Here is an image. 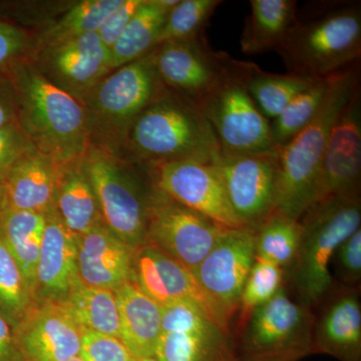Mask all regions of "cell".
Listing matches in <instances>:
<instances>
[{
    "label": "cell",
    "mask_w": 361,
    "mask_h": 361,
    "mask_svg": "<svg viewBox=\"0 0 361 361\" xmlns=\"http://www.w3.org/2000/svg\"><path fill=\"white\" fill-rule=\"evenodd\" d=\"M33 148L20 123L0 128V183H4L11 169L25 152Z\"/></svg>",
    "instance_id": "ab89813d"
},
{
    "label": "cell",
    "mask_w": 361,
    "mask_h": 361,
    "mask_svg": "<svg viewBox=\"0 0 361 361\" xmlns=\"http://www.w3.org/2000/svg\"><path fill=\"white\" fill-rule=\"evenodd\" d=\"M300 245L289 268L297 300L312 310L334 290L330 272L339 245L361 225L360 196H336L317 202L300 218Z\"/></svg>",
    "instance_id": "5b68a950"
},
{
    "label": "cell",
    "mask_w": 361,
    "mask_h": 361,
    "mask_svg": "<svg viewBox=\"0 0 361 361\" xmlns=\"http://www.w3.org/2000/svg\"><path fill=\"white\" fill-rule=\"evenodd\" d=\"M253 230L255 258L288 270L300 245V221L273 213Z\"/></svg>",
    "instance_id": "1f68e13d"
},
{
    "label": "cell",
    "mask_w": 361,
    "mask_h": 361,
    "mask_svg": "<svg viewBox=\"0 0 361 361\" xmlns=\"http://www.w3.org/2000/svg\"><path fill=\"white\" fill-rule=\"evenodd\" d=\"M222 4L220 0H180L179 4L169 11L157 45L205 35L209 20Z\"/></svg>",
    "instance_id": "e575fe53"
},
{
    "label": "cell",
    "mask_w": 361,
    "mask_h": 361,
    "mask_svg": "<svg viewBox=\"0 0 361 361\" xmlns=\"http://www.w3.org/2000/svg\"><path fill=\"white\" fill-rule=\"evenodd\" d=\"M139 361H158V360H157L156 356H153V357L144 358V360Z\"/></svg>",
    "instance_id": "f6af8a7d"
},
{
    "label": "cell",
    "mask_w": 361,
    "mask_h": 361,
    "mask_svg": "<svg viewBox=\"0 0 361 361\" xmlns=\"http://www.w3.org/2000/svg\"><path fill=\"white\" fill-rule=\"evenodd\" d=\"M78 275L87 286L115 291L132 280L134 249L99 225L77 236Z\"/></svg>",
    "instance_id": "7402d4cb"
},
{
    "label": "cell",
    "mask_w": 361,
    "mask_h": 361,
    "mask_svg": "<svg viewBox=\"0 0 361 361\" xmlns=\"http://www.w3.org/2000/svg\"><path fill=\"white\" fill-rule=\"evenodd\" d=\"M158 361H238L229 332L194 304L179 301L161 310Z\"/></svg>",
    "instance_id": "4fadbf2b"
},
{
    "label": "cell",
    "mask_w": 361,
    "mask_h": 361,
    "mask_svg": "<svg viewBox=\"0 0 361 361\" xmlns=\"http://www.w3.org/2000/svg\"><path fill=\"white\" fill-rule=\"evenodd\" d=\"M0 361H25L21 355L13 327L0 314Z\"/></svg>",
    "instance_id": "7bdbcfd3"
},
{
    "label": "cell",
    "mask_w": 361,
    "mask_h": 361,
    "mask_svg": "<svg viewBox=\"0 0 361 361\" xmlns=\"http://www.w3.org/2000/svg\"><path fill=\"white\" fill-rule=\"evenodd\" d=\"M16 123H20L18 94L7 73H0V128Z\"/></svg>",
    "instance_id": "b9f144b4"
},
{
    "label": "cell",
    "mask_w": 361,
    "mask_h": 361,
    "mask_svg": "<svg viewBox=\"0 0 361 361\" xmlns=\"http://www.w3.org/2000/svg\"><path fill=\"white\" fill-rule=\"evenodd\" d=\"M35 304L20 265L0 236V314L14 329Z\"/></svg>",
    "instance_id": "836d02e7"
},
{
    "label": "cell",
    "mask_w": 361,
    "mask_h": 361,
    "mask_svg": "<svg viewBox=\"0 0 361 361\" xmlns=\"http://www.w3.org/2000/svg\"><path fill=\"white\" fill-rule=\"evenodd\" d=\"M254 261V230L247 227L226 229L193 272L202 290L229 329Z\"/></svg>",
    "instance_id": "5bb4252c"
},
{
    "label": "cell",
    "mask_w": 361,
    "mask_h": 361,
    "mask_svg": "<svg viewBox=\"0 0 361 361\" xmlns=\"http://www.w3.org/2000/svg\"><path fill=\"white\" fill-rule=\"evenodd\" d=\"M35 42L25 30L0 18V73H7L13 66L32 59Z\"/></svg>",
    "instance_id": "8d00e7d4"
},
{
    "label": "cell",
    "mask_w": 361,
    "mask_h": 361,
    "mask_svg": "<svg viewBox=\"0 0 361 361\" xmlns=\"http://www.w3.org/2000/svg\"><path fill=\"white\" fill-rule=\"evenodd\" d=\"M360 89V63L332 75L322 109L290 142L280 148L275 212L300 220L318 200L323 157L337 116Z\"/></svg>",
    "instance_id": "7a4b0ae2"
},
{
    "label": "cell",
    "mask_w": 361,
    "mask_h": 361,
    "mask_svg": "<svg viewBox=\"0 0 361 361\" xmlns=\"http://www.w3.org/2000/svg\"><path fill=\"white\" fill-rule=\"evenodd\" d=\"M332 75L317 78L310 87L297 94L274 120L271 121V134L276 148L291 141L315 118L329 92Z\"/></svg>",
    "instance_id": "d6a6232c"
},
{
    "label": "cell",
    "mask_w": 361,
    "mask_h": 361,
    "mask_svg": "<svg viewBox=\"0 0 361 361\" xmlns=\"http://www.w3.org/2000/svg\"><path fill=\"white\" fill-rule=\"evenodd\" d=\"M226 229L173 200L152 184L147 244L165 252L192 272L212 250Z\"/></svg>",
    "instance_id": "30bf717a"
},
{
    "label": "cell",
    "mask_w": 361,
    "mask_h": 361,
    "mask_svg": "<svg viewBox=\"0 0 361 361\" xmlns=\"http://www.w3.org/2000/svg\"><path fill=\"white\" fill-rule=\"evenodd\" d=\"M315 316L285 287L242 325L239 361H299L313 355Z\"/></svg>",
    "instance_id": "8992f818"
},
{
    "label": "cell",
    "mask_w": 361,
    "mask_h": 361,
    "mask_svg": "<svg viewBox=\"0 0 361 361\" xmlns=\"http://www.w3.org/2000/svg\"><path fill=\"white\" fill-rule=\"evenodd\" d=\"M295 0H251L241 37L244 54L277 51L297 18Z\"/></svg>",
    "instance_id": "484cf974"
},
{
    "label": "cell",
    "mask_w": 361,
    "mask_h": 361,
    "mask_svg": "<svg viewBox=\"0 0 361 361\" xmlns=\"http://www.w3.org/2000/svg\"><path fill=\"white\" fill-rule=\"evenodd\" d=\"M61 305L80 329L121 338L115 292L87 286L78 278Z\"/></svg>",
    "instance_id": "f1b7e54d"
},
{
    "label": "cell",
    "mask_w": 361,
    "mask_h": 361,
    "mask_svg": "<svg viewBox=\"0 0 361 361\" xmlns=\"http://www.w3.org/2000/svg\"><path fill=\"white\" fill-rule=\"evenodd\" d=\"M66 361H85L82 360V357H80V356H77V357L71 358V360H66Z\"/></svg>",
    "instance_id": "bcb514c9"
},
{
    "label": "cell",
    "mask_w": 361,
    "mask_h": 361,
    "mask_svg": "<svg viewBox=\"0 0 361 361\" xmlns=\"http://www.w3.org/2000/svg\"><path fill=\"white\" fill-rule=\"evenodd\" d=\"M180 0H142L111 49V71L137 61L157 47L169 11Z\"/></svg>",
    "instance_id": "4316f807"
},
{
    "label": "cell",
    "mask_w": 361,
    "mask_h": 361,
    "mask_svg": "<svg viewBox=\"0 0 361 361\" xmlns=\"http://www.w3.org/2000/svg\"><path fill=\"white\" fill-rule=\"evenodd\" d=\"M317 78L294 73H266L255 63H249L244 85L258 110L268 121H273L292 99L310 87Z\"/></svg>",
    "instance_id": "f546056e"
},
{
    "label": "cell",
    "mask_w": 361,
    "mask_h": 361,
    "mask_svg": "<svg viewBox=\"0 0 361 361\" xmlns=\"http://www.w3.org/2000/svg\"><path fill=\"white\" fill-rule=\"evenodd\" d=\"M123 0H84L75 4L35 42V51L97 32Z\"/></svg>",
    "instance_id": "4dcf8cb0"
},
{
    "label": "cell",
    "mask_w": 361,
    "mask_h": 361,
    "mask_svg": "<svg viewBox=\"0 0 361 361\" xmlns=\"http://www.w3.org/2000/svg\"><path fill=\"white\" fill-rule=\"evenodd\" d=\"M125 141L135 158L149 167L175 161L213 164L221 154L200 109L168 90L137 116Z\"/></svg>",
    "instance_id": "277c9868"
},
{
    "label": "cell",
    "mask_w": 361,
    "mask_h": 361,
    "mask_svg": "<svg viewBox=\"0 0 361 361\" xmlns=\"http://www.w3.org/2000/svg\"><path fill=\"white\" fill-rule=\"evenodd\" d=\"M54 209L75 236L104 224L96 193L82 169V160L61 166Z\"/></svg>",
    "instance_id": "d4e9b609"
},
{
    "label": "cell",
    "mask_w": 361,
    "mask_h": 361,
    "mask_svg": "<svg viewBox=\"0 0 361 361\" xmlns=\"http://www.w3.org/2000/svg\"><path fill=\"white\" fill-rule=\"evenodd\" d=\"M45 217L35 273V300L61 304L78 279L77 236L63 225L54 207Z\"/></svg>",
    "instance_id": "ffe728a7"
},
{
    "label": "cell",
    "mask_w": 361,
    "mask_h": 361,
    "mask_svg": "<svg viewBox=\"0 0 361 361\" xmlns=\"http://www.w3.org/2000/svg\"><path fill=\"white\" fill-rule=\"evenodd\" d=\"M336 274L343 283L356 285L361 280V228L344 240L334 254Z\"/></svg>",
    "instance_id": "f35d334b"
},
{
    "label": "cell",
    "mask_w": 361,
    "mask_h": 361,
    "mask_svg": "<svg viewBox=\"0 0 361 361\" xmlns=\"http://www.w3.org/2000/svg\"><path fill=\"white\" fill-rule=\"evenodd\" d=\"M45 222L44 214L7 207H4L0 217V236L20 265L35 296V273Z\"/></svg>",
    "instance_id": "83f0119b"
},
{
    "label": "cell",
    "mask_w": 361,
    "mask_h": 361,
    "mask_svg": "<svg viewBox=\"0 0 361 361\" xmlns=\"http://www.w3.org/2000/svg\"><path fill=\"white\" fill-rule=\"evenodd\" d=\"M239 361V360H238Z\"/></svg>",
    "instance_id": "7dc6e473"
},
{
    "label": "cell",
    "mask_w": 361,
    "mask_h": 361,
    "mask_svg": "<svg viewBox=\"0 0 361 361\" xmlns=\"http://www.w3.org/2000/svg\"><path fill=\"white\" fill-rule=\"evenodd\" d=\"M319 6L303 16L297 11L295 23L277 49L289 73L325 78L360 63V2H331Z\"/></svg>",
    "instance_id": "3957f363"
},
{
    "label": "cell",
    "mask_w": 361,
    "mask_h": 361,
    "mask_svg": "<svg viewBox=\"0 0 361 361\" xmlns=\"http://www.w3.org/2000/svg\"><path fill=\"white\" fill-rule=\"evenodd\" d=\"M142 4V0H123L97 30L99 39L110 51Z\"/></svg>",
    "instance_id": "60d3db41"
},
{
    "label": "cell",
    "mask_w": 361,
    "mask_h": 361,
    "mask_svg": "<svg viewBox=\"0 0 361 361\" xmlns=\"http://www.w3.org/2000/svg\"><path fill=\"white\" fill-rule=\"evenodd\" d=\"M114 292L120 316L121 339L137 361L153 357L161 332V306L132 280Z\"/></svg>",
    "instance_id": "cb8c5ba5"
},
{
    "label": "cell",
    "mask_w": 361,
    "mask_h": 361,
    "mask_svg": "<svg viewBox=\"0 0 361 361\" xmlns=\"http://www.w3.org/2000/svg\"><path fill=\"white\" fill-rule=\"evenodd\" d=\"M61 166L39 149H28L4 180V207L47 214L54 204Z\"/></svg>",
    "instance_id": "603a6c76"
},
{
    "label": "cell",
    "mask_w": 361,
    "mask_h": 361,
    "mask_svg": "<svg viewBox=\"0 0 361 361\" xmlns=\"http://www.w3.org/2000/svg\"><path fill=\"white\" fill-rule=\"evenodd\" d=\"M284 275L285 270L279 266L255 258L240 297V327L256 308L267 303L283 288Z\"/></svg>",
    "instance_id": "d590c367"
},
{
    "label": "cell",
    "mask_w": 361,
    "mask_h": 361,
    "mask_svg": "<svg viewBox=\"0 0 361 361\" xmlns=\"http://www.w3.org/2000/svg\"><path fill=\"white\" fill-rule=\"evenodd\" d=\"M167 89L157 73L153 51L116 68L85 97L89 132L125 141L130 125Z\"/></svg>",
    "instance_id": "52a82bcc"
},
{
    "label": "cell",
    "mask_w": 361,
    "mask_h": 361,
    "mask_svg": "<svg viewBox=\"0 0 361 361\" xmlns=\"http://www.w3.org/2000/svg\"><path fill=\"white\" fill-rule=\"evenodd\" d=\"M157 189L227 229L244 228L233 212L214 164L175 161L151 167Z\"/></svg>",
    "instance_id": "9a60e30c"
},
{
    "label": "cell",
    "mask_w": 361,
    "mask_h": 361,
    "mask_svg": "<svg viewBox=\"0 0 361 361\" xmlns=\"http://www.w3.org/2000/svg\"><path fill=\"white\" fill-rule=\"evenodd\" d=\"M82 169L94 188L104 224L130 248L147 244L149 191L116 161L108 149L90 145Z\"/></svg>",
    "instance_id": "ba28073f"
},
{
    "label": "cell",
    "mask_w": 361,
    "mask_h": 361,
    "mask_svg": "<svg viewBox=\"0 0 361 361\" xmlns=\"http://www.w3.org/2000/svg\"><path fill=\"white\" fill-rule=\"evenodd\" d=\"M315 317L313 353L339 361H361V303L353 287L332 291Z\"/></svg>",
    "instance_id": "44dd1931"
},
{
    "label": "cell",
    "mask_w": 361,
    "mask_h": 361,
    "mask_svg": "<svg viewBox=\"0 0 361 361\" xmlns=\"http://www.w3.org/2000/svg\"><path fill=\"white\" fill-rule=\"evenodd\" d=\"M80 357L85 361H137L118 337L82 329Z\"/></svg>",
    "instance_id": "74e56055"
},
{
    "label": "cell",
    "mask_w": 361,
    "mask_h": 361,
    "mask_svg": "<svg viewBox=\"0 0 361 361\" xmlns=\"http://www.w3.org/2000/svg\"><path fill=\"white\" fill-rule=\"evenodd\" d=\"M4 208V183H0V217Z\"/></svg>",
    "instance_id": "ee69618b"
},
{
    "label": "cell",
    "mask_w": 361,
    "mask_h": 361,
    "mask_svg": "<svg viewBox=\"0 0 361 361\" xmlns=\"http://www.w3.org/2000/svg\"><path fill=\"white\" fill-rule=\"evenodd\" d=\"M360 185L361 87L342 109L330 132L317 202L330 197L360 196Z\"/></svg>",
    "instance_id": "ac0fdd59"
},
{
    "label": "cell",
    "mask_w": 361,
    "mask_h": 361,
    "mask_svg": "<svg viewBox=\"0 0 361 361\" xmlns=\"http://www.w3.org/2000/svg\"><path fill=\"white\" fill-rule=\"evenodd\" d=\"M238 77L198 104L219 142L221 153L227 155L260 153L276 148L269 121L249 96L244 78L249 66Z\"/></svg>",
    "instance_id": "8fae6325"
},
{
    "label": "cell",
    "mask_w": 361,
    "mask_h": 361,
    "mask_svg": "<svg viewBox=\"0 0 361 361\" xmlns=\"http://www.w3.org/2000/svg\"><path fill=\"white\" fill-rule=\"evenodd\" d=\"M13 334L25 361H66L80 356L82 329L61 304H35Z\"/></svg>",
    "instance_id": "d6986e66"
},
{
    "label": "cell",
    "mask_w": 361,
    "mask_h": 361,
    "mask_svg": "<svg viewBox=\"0 0 361 361\" xmlns=\"http://www.w3.org/2000/svg\"><path fill=\"white\" fill-rule=\"evenodd\" d=\"M279 151L220 154L214 161L233 212L244 227L255 229L275 212Z\"/></svg>",
    "instance_id": "7c38bea8"
},
{
    "label": "cell",
    "mask_w": 361,
    "mask_h": 361,
    "mask_svg": "<svg viewBox=\"0 0 361 361\" xmlns=\"http://www.w3.org/2000/svg\"><path fill=\"white\" fill-rule=\"evenodd\" d=\"M7 75L18 94L21 127L33 147L61 166L82 160L90 146L84 104L47 80L32 59L13 66Z\"/></svg>",
    "instance_id": "6da1fadb"
},
{
    "label": "cell",
    "mask_w": 361,
    "mask_h": 361,
    "mask_svg": "<svg viewBox=\"0 0 361 361\" xmlns=\"http://www.w3.org/2000/svg\"><path fill=\"white\" fill-rule=\"evenodd\" d=\"M154 61L161 84L198 106L244 71L246 61L209 45L205 35L157 45Z\"/></svg>",
    "instance_id": "9c48e42d"
},
{
    "label": "cell",
    "mask_w": 361,
    "mask_h": 361,
    "mask_svg": "<svg viewBox=\"0 0 361 361\" xmlns=\"http://www.w3.org/2000/svg\"><path fill=\"white\" fill-rule=\"evenodd\" d=\"M33 63L52 85L82 103L111 71V51L97 32L39 49Z\"/></svg>",
    "instance_id": "2e32d148"
},
{
    "label": "cell",
    "mask_w": 361,
    "mask_h": 361,
    "mask_svg": "<svg viewBox=\"0 0 361 361\" xmlns=\"http://www.w3.org/2000/svg\"><path fill=\"white\" fill-rule=\"evenodd\" d=\"M132 281L160 306L178 301L195 304L218 326L230 334L212 301L202 290L194 273L157 247L145 244L135 249Z\"/></svg>",
    "instance_id": "e0dca14e"
}]
</instances>
